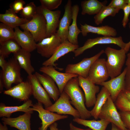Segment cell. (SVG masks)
<instances>
[{"label": "cell", "mask_w": 130, "mask_h": 130, "mask_svg": "<svg viewBox=\"0 0 130 130\" xmlns=\"http://www.w3.org/2000/svg\"><path fill=\"white\" fill-rule=\"evenodd\" d=\"M30 53L21 48L13 53L14 57L17 60L21 68L23 69L28 75L32 74L35 71L31 63Z\"/></svg>", "instance_id": "27"}, {"label": "cell", "mask_w": 130, "mask_h": 130, "mask_svg": "<svg viewBox=\"0 0 130 130\" xmlns=\"http://www.w3.org/2000/svg\"><path fill=\"white\" fill-rule=\"evenodd\" d=\"M31 114L26 113L16 117H3L1 120L4 124L9 125L19 130H31Z\"/></svg>", "instance_id": "22"}, {"label": "cell", "mask_w": 130, "mask_h": 130, "mask_svg": "<svg viewBox=\"0 0 130 130\" xmlns=\"http://www.w3.org/2000/svg\"><path fill=\"white\" fill-rule=\"evenodd\" d=\"M41 6L43 8L50 11L58 8L61 5L62 0H40Z\"/></svg>", "instance_id": "36"}, {"label": "cell", "mask_w": 130, "mask_h": 130, "mask_svg": "<svg viewBox=\"0 0 130 130\" xmlns=\"http://www.w3.org/2000/svg\"><path fill=\"white\" fill-rule=\"evenodd\" d=\"M72 7L71 0H68L65 6L64 13L60 20L56 33L61 40L62 43L68 40L69 28L72 20Z\"/></svg>", "instance_id": "17"}, {"label": "cell", "mask_w": 130, "mask_h": 130, "mask_svg": "<svg viewBox=\"0 0 130 130\" xmlns=\"http://www.w3.org/2000/svg\"><path fill=\"white\" fill-rule=\"evenodd\" d=\"M114 103L120 111L130 112V102L127 98L123 91L119 93Z\"/></svg>", "instance_id": "35"}, {"label": "cell", "mask_w": 130, "mask_h": 130, "mask_svg": "<svg viewBox=\"0 0 130 130\" xmlns=\"http://www.w3.org/2000/svg\"><path fill=\"white\" fill-rule=\"evenodd\" d=\"M129 27V28L130 29V21L128 24ZM127 47L129 49L130 48V41L128 43H127Z\"/></svg>", "instance_id": "50"}, {"label": "cell", "mask_w": 130, "mask_h": 130, "mask_svg": "<svg viewBox=\"0 0 130 130\" xmlns=\"http://www.w3.org/2000/svg\"><path fill=\"white\" fill-rule=\"evenodd\" d=\"M14 35L13 28L3 23H0V44L14 39Z\"/></svg>", "instance_id": "33"}, {"label": "cell", "mask_w": 130, "mask_h": 130, "mask_svg": "<svg viewBox=\"0 0 130 130\" xmlns=\"http://www.w3.org/2000/svg\"><path fill=\"white\" fill-rule=\"evenodd\" d=\"M0 130H8L7 125L4 124V125H3L0 123Z\"/></svg>", "instance_id": "48"}, {"label": "cell", "mask_w": 130, "mask_h": 130, "mask_svg": "<svg viewBox=\"0 0 130 130\" xmlns=\"http://www.w3.org/2000/svg\"><path fill=\"white\" fill-rule=\"evenodd\" d=\"M34 74L43 86L50 98L54 101H57L61 94L58 87L53 79L50 76L45 73L41 74L36 72Z\"/></svg>", "instance_id": "20"}, {"label": "cell", "mask_w": 130, "mask_h": 130, "mask_svg": "<svg viewBox=\"0 0 130 130\" xmlns=\"http://www.w3.org/2000/svg\"><path fill=\"white\" fill-rule=\"evenodd\" d=\"M113 44L116 45L121 48L127 51V43L123 41L121 36L113 37L111 36H102L87 39L83 46L79 47L73 52L75 57L82 54L85 50L99 44Z\"/></svg>", "instance_id": "5"}, {"label": "cell", "mask_w": 130, "mask_h": 130, "mask_svg": "<svg viewBox=\"0 0 130 130\" xmlns=\"http://www.w3.org/2000/svg\"><path fill=\"white\" fill-rule=\"evenodd\" d=\"M27 78L31 85L32 95L34 98L43 104L45 108L51 106L53 104L50 98L34 74L28 75Z\"/></svg>", "instance_id": "16"}, {"label": "cell", "mask_w": 130, "mask_h": 130, "mask_svg": "<svg viewBox=\"0 0 130 130\" xmlns=\"http://www.w3.org/2000/svg\"><path fill=\"white\" fill-rule=\"evenodd\" d=\"M14 39L21 48L31 52L36 49L37 43L32 34L28 31H22L19 27L14 28Z\"/></svg>", "instance_id": "19"}, {"label": "cell", "mask_w": 130, "mask_h": 130, "mask_svg": "<svg viewBox=\"0 0 130 130\" xmlns=\"http://www.w3.org/2000/svg\"><path fill=\"white\" fill-rule=\"evenodd\" d=\"M69 130H92L89 128L86 129H83L77 127L74 125L72 123L69 124Z\"/></svg>", "instance_id": "43"}, {"label": "cell", "mask_w": 130, "mask_h": 130, "mask_svg": "<svg viewBox=\"0 0 130 130\" xmlns=\"http://www.w3.org/2000/svg\"><path fill=\"white\" fill-rule=\"evenodd\" d=\"M128 130H130V128H129L128 129Z\"/></svg>", "instance_id": "52"}, {"label": "cell", "mask_w": 130, "mask_h": 130, "mask_svg": "<svg viewBox=\"0 0 130 130\" xmlns=\"http://www.w3.org/2000/svg\"><path fill=\"white\" fill-rule=\"evenodd\" d=\"M127 4V0H112L108 6L120 10L123 9Z\"/></svg>", "instance_id": "39"}, {"label": "cell", "mask_w": 130, "mask_h": 130, "mask_svg": "<svg viewBox=\"0 0 130 130\" xmlns=\"http://www.w3.org/2000/svg\"><path fill=\"white\" fill-rule=\"evenodd\" d=\"M79 86L78 77L73 78L67 83L63 91L69 97L71 104L79 112L80 118L86 119L91 116L90 111L85 106V96Z\"/></svg>", "instance_id": "1"}, {"label": "cell", "mask_w": 130, "mask_h": 130, "mask_svg": "<svg viewBox=\"0 0 130 130\" xmlns=\"http://www.w3.org/2000/svg\"><path fill=\"white\" fill-rule=\"evenodd\" d=\"M125 90L130 92V70L128 69L125 77Z\"/></svg>", "instance_id": "41"}, {"label": "cell", "mask_w": 130, "mask_h": 130, "mask_svg": "<svg viewBox=\"0 0 130 130\" xmlns=\"http://www.w3.org/2000/svg\"><path fill=\"white\" fill-rule=\"evenodd\" d=\"M106 1L101 2L97 0H87L82 1L81 2L82 9L81 14L84 15H96L102 8L106 6Z\"/></svg>", "instance_id": "28"}, {"label": "cell", "mask_w": 130, "mask_h": 130, "mask_svg": "<svg viewBox=\"0 0 130 130\" xmlns=\"http://www.w3.org/2000/svg\"><path fill=\"white\" fill-rule=\"evenodd\" d=\"M104 53V50H102L92 57L84 58L76 64L68 65L65 68V72L77 74L84 78H87L92 65Z\"/></svg>", "instance_id": "8"}, {"label": "cell", "mask_w": 130, "mask_h": 130, "mask_svg": "<svg viewBox=\"0 0 130 130\" xmlns=\"http://www.w3.org/2000/svg\"><path fill=\"white\" fill-rule=\"evenodd\" d=\"M119 112L126 127L130 128V112L120 111Z\"/></svg>", "instance_id": "38"}, {"label": "cell", "mask_w": 130, "mask_h": 130, "mask_svg": "<svg viewBox=\"0 0 130 130\" xmlns=\"http://www.w3.org/2000/svg\"><path fill=\"white\" fill-rule=\"evenodd\" d=\"M123 91L127 98L130 102V92L125 90Z\"/></svg>", "instance_id": "47"}, {"label": "cell", "mask_w": 130, "mask_h": 130, "mask_svg": "<svg viewBox=\"0 0 130 130\" xmlns=\"http://www.w3.org/2000/svg\"><path fill=\"white\" fill-rule=\"evenodd\" d=\"M0 44V55L5 58L8 57L11 53L13 54L21 49L14 39H10Z\"/></svg>", "instance_id": "31"}, {"label": "cell", "mask_w": 130, "mask_h": 130, "mask_svg": "<svg viewBox=\"0 0 130 130\" xmlns=\"http://www.w3.org/2000/svg\"><path fill=\"white\" fill-rule=\"evenodd\" d=\"M25 4V1L23 0H16L10 4V7L13 12L17 14L22 9Z\"/></svg>", "instance_id": "37"}, {"label": "cell", "mask_w": 130, "mask_h": 130, "mask_svg": "<svg viewBox=\"0 0 130 130\" xmlns=\"http://www.w3.org/2000/svg\"><path fill=\"white\" fill-rule=\"evenodd\" d=\"M28 31L32 35L36 42H39L46 37V22L44 16L37 12L32 19L20 26Z\"/></svg>", "instance_id": "4"}, {"label": "cell", "mask_w": 130, "mask_h": 130, "mask_svg": "<svg viewBox=\"0 0 130 130\" xmlns=\"http://www.w3.org/2000/svg\"><path fill=\"white\" fill-rule=\"evenodd\" d=\"M127 4L130 5V0H127Z\"/></svg>", "instance_id": "51"}, {"label": "cell", "mask_w": 130, "mask_h": 130, "mask_svg": "<svg viewBox=\"0 0 130 130\" xmlns=\"http://www.w3.org/2000/svg\"><path fill=\"white\" fill-rule=\"evenodd\" d=\"M127 70V68L126 67L120 75L100 84L109 91L114 103L119 93L125 90V77Z\"/></svg>", "instance_id": "15"}, {"label": "cell", "mask_w": 130, "mask_h": 130, "mask_svg": "<svg viewBox=\"0 0 130 130\" xmlns=\"http://www.w3.org/2000/svg\"><path fill=\"white\" fill-rule=\"evenodd\" d=\"M124 49H117L107 47L104 50L107 57L106 64L109 77L111 79L116 77L122 73V68L125 62L126 54Z\"/></svg>", "instance_id": "2"}, {"label": "cell", "mask_w": 130, "mask_h": 130, "mask_svg": "<svg viewBox=\"0 0 130 130\" xmlns=\"http://www.w3.org/2000/svg\"><path fill=\"white\" fill-rule=\"evenodd\" d=\"M96 120H88L76 118H74L73 121L78 124L88 127L92 130H106L107 126L110 123L108 120L104 119Z\"/></svg>", "instance_id": "30"}, {"label": "cell", "mask_w": 130, "mask_h": 130, "mask_svg": "<svg viewBox=\"0 0 130 130\" xmlns=\"http://www.w3.org/2000/svg\"><path fill=\"white\" fill-rule=\"evenodd\" d=\"M127 58L125 61L126 67L128 69L130 70V52L127 55Z\"/></svg>", "instance_id": "44"}, {"label": "cell", "mask_w": 130, "mask_h": 130, "mask_svg": "<svg viewBox=\"0 0 130 130\" xmlns=\"http://www.w3.org/2000/svg\"><path fill=\"white\" fill-rule=\"evenodd\" d=\"M124 12V16L122 20V25L125 28L129 21V18L130 14V5L127 4L122 9Z\"/></svg>", "instance_id": "40"}, {"label": "cell", "mask_w": 130, "mask_h": 130, "mask_svg": "<svg viewBox=\"0 0 130 130\" xmlns=\"http://www.w3.org/2000/svg\"><path fill=\"white\" fill-rule=\"evenodd\" d=\"M37 7L33 2H30L24 6L20 14L22 18L30 20L37 13Z\"/></svg>", "instance_id": "34"}, {"label": "cell", "mask_w": 130, "mask_h": 130, "mask_svg": "<svg viewBox=\"0 0 130 130\" xmlns=\"http://www.w3.org/2000/svg\"><path fill=\"white\" fill-rule=\"evenodd\" d=\"M5 58L3 56L0 55V66L2 70L4 69L7 63V61L5 60Z\"/></svg>", "instance_id": "42"}, {"label": "cell", "mask_w": 130, "mask_h": 130, "mask_svg": "<svg viewBox=\"0 0 130 130\" xmlns=\"http://www.w3.org/2000/svg\"><path fill=\"white\" fill-rule=\"evenodd\" d=\"M58 124L55 122L52 124L49 127L50 130H62L59 129L58 127Z\"/></svg>", "instance_id": "45"}, {"label": "cell", "mask_w": 130, "mask_h": 130, "mask_svg": "<svg viewBox=\"0 0 130 130\" xmlns=\"http://www.w3.org/2000/svg\"><path fill=\"white\" fill-rule=\"evenodd\" d=\"M117 108L110 96L102 107L98 116V118L108 120L121 130H128L123 122Z\"/></svg>", "instance_id": "6"}, {"label": "cell", "mask_w": 130, "mask_h": 130, "mask_svg": "<svg viewBox=\"0 0 130 130\" xmlns=\"http://www.w3.org/2000/svg\"><path fill=\"white\" fill-rule=\"evenodd\" d=\"M70 99L68 95L63 91L54 104L45 109L52 112H56L59 115H70L74 118H80L79 112L72 106Z\"/></svg>", "instance_id": "7"}, {"label": "cell", "mask_w": 130, "mask_h": 130, "mask_svg": "<svg viewBox=\"0 0 130 130\" xmlns=\"http://www.w3.org/2000/svg\"><path fill=\"white\" fill-rule=\"evenodd\" d=\"M111 130H121L115 125L111 123Z\"/></svg>", "instance_id": "49"}, {"label": "cell", "mask_w": 130, "mask_h": 130, "mask_svg": "<svg viewBox=\"0 0 130 130\" xmlns=\"http://www.w3.org/2000/svg\"><path fill=\"white\" fill-rule=\"evenodd\" d=\"M120 10L108 6H104L94 17V21L97 25L102 24L104 20L109 16L114 17Z\"/></svg>", "instance_id": "32"}, {"label": "cell", "mask_w": 130, "mask_h": 130, "mask_svg": "<svg viewBox=\"0 0 130 130\" xmlns=\"http://www.w3.org/2000/svg\"><path fill=\"white\" fill-rule=\"evenodd\" d=\"M79 9L78 4H75L72 6V22L69 28L68 36V40L75 45H78V36L81 33V30L78 27L77 23Z\"/></svg>", "instance_id": "25"}, {"label": "cell", "mask_w": 130, "mask_h": 130, "mask_svg": "<svg viewBox=\"0 0 130 130\" xmlns=\"http://www.w3.org/2000/svg\"><path fill=\"white\" fill-rule=\"evenodd\" d=\"M80 30L82 36L85 37L89 33L102 35L103 36L116 37L117 34L116 30L108 25L95 27L86 24H80Z\"/></svg>", "instance_id": "23"}, {"label": "cell", "mask_w": 130, "mask_h": 130, "mask_svg": "<svg viewBox=\"0 0 130 130\" xmlns=\"http://www.w3.org/2000/svg\"><path fill=\"white\" fill-rule=\"evenodd\" d=\"M37 12L42 14L46 19V38L56 33L59 23L61 11L58 10L54 11L49 10L43 8L41 5L37 7Z\"/></svg>", "instance_id": "13"}, {"label": "cell", "mask_w": 130, "mask_h": 130, "mask_svg": "<svg viewBox=\"0 0 130 130\" xmlns=\"http://www.w3.org/2000/svg\"><path fill=\"white\" fill-rule=\"evenodd\" d=\"M33 105L32 100L30 99L22 104L18 106H7L5 104L1 103L0 104V117H10L12 113L19 111L32 114L33 111H30L29 109Z\"/></svg>", "instance_id": "24"}, {"label": "cell", "mask_w": 130, "mask_h": 130, "mask_svg": "<svg viewBox=\"0 0 130 130\" xmlns=\"http://www.w3.org/2000/svg\"><path fill=\"white\" fill-rule=\"evenodd\" d=\"M62 43L61 40L55 33L37 43V52L42 57L49 58Z\"/></svg>", "instance_id": "11"}, {"label": "cell", "mask_w": 130, "mask_h": 130, "mask_svg": "<svg viewBox=\"0 0 130 130\" xmlns=\"http://www.w3.org/2000/svg\"><path fill=\"white\" fill-rule=\"evenodd\" d=\"M110 96V93L108 90L103 86L97 95V99L92 110L90 111L91 116L97 120L101 110L106 102L108 97Z\"/></svg>", "instance_id": "29"}, {"label": "cell", "mask_w": 130, "mask_h": 130, "mask_svg": "<svg viewBox=\"0 0 130 130\" xmlns=\"http://www.w3.org/2000/svg\"><path fill=\"white\" fill-rule=\"evenodd\" d=\"M79 47L78 45H74L66 40L61 44L52 56L44 61L42 65L43 66H52L59 68L57 67L55 62L60 57L69 52H73Z\"/></svg>", "instance_id": "21"}, {"label": "cell", "mask_w": 130, "mask_h": 130, "mask_svg": "<svg viewBox=\"0 0 130 130\" xmlns=\"http://www.w3.org/2000/svg\"><path fill=\"white\" fill-rule=\"evenodd\" d=\"M4 86L3 81L1 78H0V93H2L3 91Z\"/></svg>", "instance_id": "46"}, {"label": "cell", "mask_w": 130, "mask_h": 130, "mask_svg": "<svg viewBox=\"0 0 130 130\" xmlns=\"http://www.w3.org/2000/svg\"><path fill=\"white\" fill-rule=\"evenodd\" d=\"M21 69L14 57L7 61L6 66L1 70L0 74V78L6 90L11 88L12 84H17L23 81L21 74Z\"/></svg>", "instance_id": "3"}, {"label": "cell", "mask_w": 130, "mask_h": 130, "mask_svg": "<svg viewBox=\"0 0 130 130\" xmlns=\"http://www.w3.org/2000/svg\"><path fill=\"white\" fill-rule=\"evenodd\" d=\"M79 86L83 89L84 93L85 104L87 107L93 106L95 103L96 94L99 91V87L91 81L88 77L84 78L78 77Z\"/></svg>", "instance_id": "14"}, {"label": "cell", "mask_w": 130, "mask_h": 130, "mask_svg": "<svg viewBox=\"0 0 130 130\" xmlns=\"http://www.w3.org/2000/svg\"><path fill=\"white\" fill-rule=\"evenodd\" d=\"M4 93L25 102L29 99L32 95L31 85L28 80L23 81L9 89L4 91Z\"/></svg>", "instance_id": "18"}, {"label": "cell", "mask_w": 130, "mask_h": 130, "mask_svg": "<svg viewBox=\"0 0 130 130\" xmlns=\"http://www.w3.org/2000/svg\"><path fill=\"white\" fill-rule=\"evenodd\" d=\"M104 58H99L93 63L90 69L88 78L95 84L100 85L106 81L109 76Z\"/></svg>", "instance_id": "10"}, {"label": "cell", "mask_w": 130, "mask_h": 130, "mask_svg": "<svg viewBox=\"0 0 130 130\" xmlns=\"http://www.w3.org/2000/svg\"><path fill=\"white\" fill-rule=\"evenodd\" d=\"M29 20L19 17L10 8L6 10L5 13L0 14V22L14 29Z\"/></svg>", "instance_id": "26"}, {"label": "cell", "mask_w": 130, "mask_h": 130, "mask_svg": "<svg viewBox=\"0 0 130 130\" xmlns=\"http://www.w3.org/2000/svg\"><path fill=\"white\" fill-rule=\"evenodd\" d=\"M39 71L51 77L56 84L60 94L64 91L67 83L73 78L78 77V75L59 72L52 66H43L39 69Z\"/></svg>", "instance_id": "12"}, {"label": "cell", "mask_w": 130, "mask_h": 130, "mask_svg": "<svg viewBox=\"0 0 130 130\" xmlns=\"http://www.w3.org/2000/svg\"><path fill=\"white\" fill-rule=\"evenodd\" d=\"M32 107L29 108V110L37 111L41 120V126L39 128V130H47L48 127L56 121L68 117L67 115H61L44 109L43 104L39 102L33 104Z\"/></svg>", "instance_id": "9"}]
</instances>
